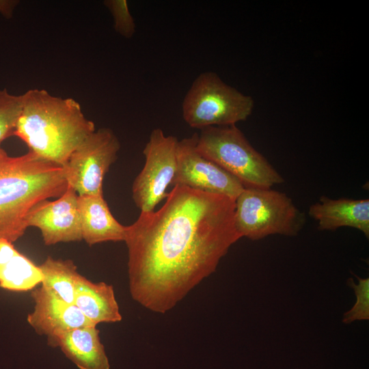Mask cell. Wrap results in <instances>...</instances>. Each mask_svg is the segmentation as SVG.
Listing matches in <instances>:
<instances>
[{"mask_svg": "<svg viewBox=\"0 0 369 369\" xmlns=\"http://www.w3.org/2000/svg\"><path fill=\"white\" fill-rule=\"evenodd\" d=\"M39 267L20 253L13 243L0 238V287L11 291L32 290L41 284Z\"/></svg>", "mask_w": 369, "mask_h": 369, "instance_id": "16", "label": "cell"}, {"mask_svg": "<svg viewBox=\"0 0 369 369\" xmlns=\"http://www.w3.org/2000/svg\"><path fill=\"white\" fill-rule=\"evenodd\" d=\"M352 274L357 279V284L352 277L347 279L346 284L353 290L356 302L351 309L344 313L342 323L344 324L369 319V278L360 277L353 273Z\"/></svg>", "mask_w": 369, "mask_h": 369, "instance_id": "19", "label": "cell"}, {"mask_svg": "<svg viewBox=\"0 0 369 369\" xmlns=\"http://www.w3.org/2000/svg\"><path fill=\"white\" fill-rule=\"evenodd\" d=\"M77 202L82 239L88 245L124 241L126 226L113 216L103 194L78 195Z\"/></svg>", "mask_w": 369, "mask_h": 369, "instance_id": "14", "label": "cell"}, {"mask_svg": "<svg viewBox=\"0 0 369 369\" xmlns=\"http://www.w3.org/2000/svg\"><path fill=\"white\" fill-rule=\"evenodd\" d=\"M22 105V94L14 95L6 89H0V145L14 135Z\"/></svg>", "mask_w": 369, "mask_h": 369, "instance_id": "18", "label": "cell"}, {"mask_svg": "<svg viewBox=\"0 0 369 369\" xmlns=\"http://www.w3.org/2000/svg\"><path fill=\"white\" fill-rule=\"evenodd\" d=\"M77 200L78 194L68 185L55 200H44L31 208L27 227L38 228L46 245L83 240Z\"/></svg>", "mask_w": 369, "mask_h": 369, "instance_id": "10", "label": "cell"}, {"mask_svg": "<svg viewBox=\"0 0 369 369\" xmlns=\"http://www.w3.org/2000/svg\"><path fill=\"white\" fill-rule=\"evenodd\" d=\"M178 139L154 128L143 150L146 161L132 187L133 201L141 212H150L167 196L176 167Z\"/></svg>", "mask_w": 369, "mask_h": 369, "instance_id": "8", "label": "cell"}, {"mask_svg": "<svg viewBox=\"0 0 369 369\" xmlns=\"http://www.w3.org/2000/svg\"><path fill=\"white\" fill-rule=\"evenodd\" d=\"M234 202V225L241 238L258 241L272 234L295 236L306 223L305 214L292 199L271 188H245Z\"/></svg>", "mask_w": 369, "mask_h": 369, "instance_id": "5", "label": "cell"}, {"mask_svg": "<svg viewBox=\"0 0 369 369\" xmlns=\"http://www.w3.org/2000/svg\"><path fill=\"white\" fill-rule=\"evenodd\" d=\"M253 98L228 85L213 72L200 73L187 92L182 117L191 127L236 125L251 114Z\"/></svg>", "mask_w": 369, "mask_h": 369, "instance_id": "6", "label": "cell"}, {"mask_svg": "<svg viewBox=\"0 0 369 369\" xmlns=\"http://www.w3.org/2000/svg\"><path fill=\"white\" fill-rule=\"evenodd\" d=\"M308 215L318 223L320 230L350 227L369 237V200L331 199L322 196L311 205Z\"/></svg>", "mask_w": 369, "mask_h": 369, "instance_id": "13", "label": "cell"}, {"mask_svg": "<svg viewBox=\"0 0 369 369\" xmlns=\"http://www.w3.org/2000/svg\"><path fill=\"white\" fill-rule=\"evenodd\" d=\"M197 133L178 141L177 167L172 184L219 194L235 200L245 189L234 176L202 155L196 148Z\"/></svg>", "mask_w": 369, "mask_h": 369, "instance_id": "9", "label": "cell"}, {"mask_svg": "<svg viewBox=\"0 0 369 369\" xmlns=\"http://www.w3.org/2000/svg\"><path fill=\"white\" fill-rule=\"evenodd\" d=\"M196 148L202 155L237 178L245 188L270 189L284 182L236 125L201 129Z\"/></svg>", "mask_w": 369, "mask_h": 369, "instance_id": "4", "label": "cell"}, {"mask_svg": "<svg viewBox=\"0 0 369 369\" xmlns=\"http://www.w3.org/2000/svg\"><path fill=\"white\" fill-rule=\"evenodd\" d=\"M105 5L110 11L115 31L125 38H131L136 31V25L126 0H107Z\"/></svg>", "mask_w": 369, "mask_h": 369, "instance_id": "20", "label": "cell"}, {"mask_svg": "<svg viewBox=\"0 0 369 369\" xmlns=\"http://www.w3.org/2000/svg\"><path fill=\"white\" fill-rule=\"evenodd\" d=\"M67 187L62 166L30 151L10 156L0 145V238L14 243L23 236L31 208L59 197Z\"/></svg>", "mask_w": 369, "mask_h": 369, "instance_id": "3", "label": "cell"}, {"mask_svg": "<svg viewBox=\"0 0 369 369\" xmlns=\"http://www.w3.org/2000/svg\"><path fill=\"white\" fill-rule=\"evenodd\" d=\"M39 267L43 275L41 286L66 303L74 305L76 282L80 275L74 262L48 256Z\"/></svg>", "mask_w": 369, "mask_h": 369, "instance_id": "17", "label": "cell"}, {"mask_svg": "<svg viewBox=\"0 0 369 369\" xmlns=\"http://www.w3.org/2000/svg\"><path fill=\"white\" fill-rule=\"evenodd\" d=\"M22 96L14 135L40 158L64 166L72 152L96 131L94 122L72 98L38 89L29 90Z\"/></svg>", "mask_w": 369, "mask_h": 369, "instance_id": "2", "label": "cell"}, {"mask_svg": "<svg viewBox=\"0 0 369 369\" xmlns=\"http://www.w3.org/2000/svg\"><path fill=\"white\" fill-rule=\"evenodd\" d=\"M19 3L16 0H0V14L5 18L10 19L12 17L14 11Z\"/></svg>", "mask_w": 369, "mask_h": 369, "instance_id": "21", "label": "cell"}, {"mask_svg": "<svg viewBox=\"0 0 369 369\" xmlns=\"http://www.w3.org/2000/svg\"><path fill=\"white\" fill-rule=\"evenodd\" d=\"M48 344L59 347L79 369H110L96 326H86L47 338Z\"/></svg>", "mask_w": 369, "mask_h": 369, "instance_id": "12", "label": "cell"}, {"mask_svg": "<svg viewBox=\"0 0 369 369\" xmlns=\"http://www.w3.org/2000/svg\"><path fill=\"white\" fill-rule=\"evenodd\" d=\"M120 141L108 128L87 136L72 152L63 166L68 185L78 195H102L105 174L116 161Z\"/></svg>", "mask_w": 369, "mask_h": 369, "instance_id": "7", "label": "cell"}, {"mask_svg": "<svg viewBox=\"0 0 369 369\" xmlns=\"http://www.w3.org/2000/svg\"><path fill=\"white\" fill-rule=\"evenodd\" d=\"M235 200L176 185L157 211L141 212L126 226L128 278L133 299L164 314L203 279L241 236Z\"/></svg>", "mask_w": 369, "mask_h": 369, "instance_id": "1", "label": "cell"}, {"mask_svg": "<svg viewBox=\"0 0 369 369\" xmlns=\"http://www.w3.org/2000/svg\"><path fill=\"white\" fill-rule=\"evenodd\" d=\"M74 304L95 326L120 322L122 318L113 286L103 282H93L81 274L76 282Z\"/></svg>", "mask_w": 369, "mask_h": 369, "instance_id": "15", "label": "cell"}, {"mask_svg": "<svg viewBox=\"0 0 369 369\" xmlns=\"http://www.w3.org/2000/svg\"><path fill=\"white\" fill-rule=\"evenodd\" d=\"M33 308L27 315V323L38 335L51 338L68 330L95 326L75 305L62 300L41 286L31 290Z\"/></svg>", "mask_w": 369, "mask_h": 369, "instance_id": "11", "label": "cell"}]
</instances>
